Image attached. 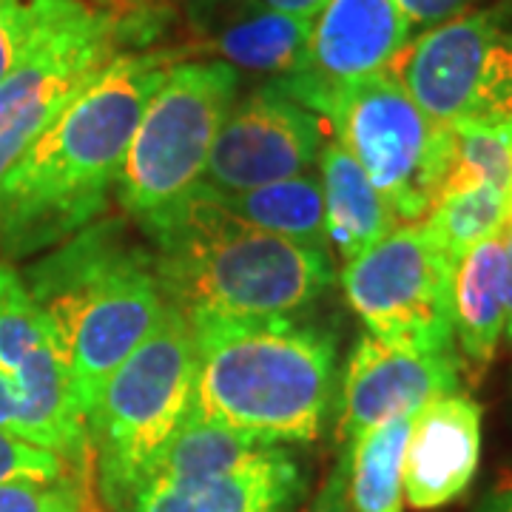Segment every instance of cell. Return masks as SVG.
<instances>
[{
	"instance_id": "cell-1",
	"label": "cell",
	"mask_w": 512,
	"mask_h": 512,
	"mask_svg": "<svg viewBox=\"0 0 512 512\" xmlns=\"http://www.w3.org/2000/svg\"><path fill=\"white\" fill-rule=\"evenodd\" d=\"M177 49L123 52L66 103L0 180V256L29 259L109 208L131 134Z\"/></svg>"
},
{
	"instance_id": "cell-2",
	"label": "cell",
	"mask_w": 512,
	"mask_h": 512,
	"mask_svg": "<svg viewBox=\"0 0 512 512\" xmlns=\"http://www.w3.org/2000/svg\"><path fill=\"white\" fill-rule=\"evenodd\" d=\"M128 217H100L20 274L52 330L86 421L109 376L165 311L154 254Z\"/></svg>"
},
{
	"instance_id": "cell-3",
	"label": "cell",
	"mask_w": 512,
	"mask_h": 512,
	"mask_svg": "<svg viewBox=\"0 0 512 512\" xmlns=\"http://www.w3.org/2000/svg\"><path fill=\"white\" fill-rule=\"evenodd\" d=\"M194 393L188 413L265 444L322 433L336 384V336L313 322L188 316Z\"/></svg>"
},
{
	"instance_id": "cell-4",
	"label": "cell",
	"mask_w": 512,
	"mask_h": 512,
	"mask_svg": "<svg viewBox=\"0 0 512 512\" xmlns=\"http://www.w3.org/2000/svg\"><path fill=\"white\" fill-rule=\"evenodd\" d=\"M146 239L165 302L185 316L293 319L336 282L330 251L237 220L202 183Z\"/></svg>"
},
{
	"instance_id": "cell-5",
	"label": "cell",
	"mask_w": 512,
	"mask_h": 512,
	"mask_svg": "<svg viewBox=\"0 0 512 512\" xmlns=\"http://www.w3.org/2000/svg\"><path fill=\"white\" fill-rule=\"evenodd\" d=\"M194 393V333L180 308L165 302L160 322L109 376L89 416L94 490L111 512L188 416Z\"/></svg>"
},
{
	"instance_id": "cell-6",
	"label": "cell",
	"mask_w": 512,
	"mask_h": 512,
	"mask_svg": "<svg viewBox=\"0 0 512 512\" xmlns=\"http://www.w3.org/2000/svg\"><path fill=\"white\" fill-rule=\"evenodd\" d=\"M237 92L239 72L222 60H180L168 69L131 134L114 188L123 217L143 237L202 183Z\"/></svg>"
},
{
	"instance_id": "cell-7",
	"label": "cell",
	"mask_w": 512,
	"mask_h": 512,
	"mask_svg": "<svg viewBox=\"0 0 512 512\" xmlns=\"http://www.w3.org/2000/svg\"><path fill=\"white\" fill-rule=\"evenodd\" d=\"M319 120L362 165L399 225L430 214L450 168V128L416 106L393 69L330 94Z\"/></svg>"
},
{
	"instance_id": "cell-8",
	"label": "cell",
	"mask_w": 512,
	"mask_h": 512,
	"mask_svg": "<svg viewBox=\"0 0 512 512\" xmlns=\"http://www.w3.org/2000/svg\"><path fill=\"white\" fill-rule=\"evenodd\" d=\"M171 6L143 0L92 9L40 55L0 83V180L66 103L123 52H146L168 26Z\"/></svg>"
},
{
	"instance_id": "cell-9",
	"label": "cell",
	"mask_w": 512,
	"mask_h": 512,
	"mask_svg": "<svg viewBox=\"0 0 512 512\" xmlns=\"http://www.w3.org/2000/svg\"><path fill=\"white\" fill-rule=\"evenodd\" d=\"M453 274L456 262L430 228L410 222L342 265V291L365 333L384 345L456 353Z\"/></svg>"
},
{
	"instance_id": "cell-10",
	"label": "cell",
	"mask_w": 512,
	"mask_h": 512,
	"mask_svg": "<svg viewBox=\"0 0 512 512\" xmlns=\"http://www.w3.org/2000/svg\"><path fill=\"white\" fill-rule=\"evenodd\" d=\"M393 72L439 126L512 114V32L493 9H470L410 37Z\"/></svg>"
},
{
	"instance_id": "cell-11",
	"label": "cell",
	"mask_w": 512,
	"mask_h": 512,
	"mask_svg": "<svg viewBox=\"0 0 512 512\" xmlns=\"http://www.w3.org/2000/svg\"><path fill=\"white\" fill-rule=\"evenodd\" d=\"M0 376L15 399V436L66 458L80 476H94L89 421L72 376L9 262H0Z\"/></svg>"
},
{
	"instance_id": "cell-12",
	"label": "cell",
	"mask_w": 512,
	"mask_h": 512,
	"mask_svg": "<svg viewBox=\"0 0 512 512\" xmlns=\"http://www.w3.org/2000/svg\"><path fill=\"white\" fill-rule=\"evenodd\" d=\"M325 146V123L274 86H259L237 100L202 174L217 191H248L311 174Z\"/></svg>"
},
{
	"instance_id": "cell-13",
	"label": "cell",
	"mask_w": 512,
	"mask_h": 512,
	"mask_svg": "<svg viewBox=\"0 0 512 512\" xmlns=\"http://www.w3.org/2000/svg\"><path fill=\"white\" fill-rule=\"evenodd\" d=\"M410 37L413 26L396 0H328L296 72L268 86L319 117L333 92L393 69Z\"/></svg>"
},
{
	"instance_id": "cell-14",
	"label": "cell",
	"mask_w": 512,
	"mask_h": 512,
	"mask_svg": "<svg viewBox=\"0 0 512 512\" xmlns=\"http://www.w3.org/2000/svg\"><path fill=\"white\" fill-rule=\"evenodd\" d=\"M461 390L458 353H413L390 348L362 333L353 345L342 382L339 441L353 447L384 421L419 413L439 396Z\"/></svg>"
},
{
	"instance_id": "cell-15",
	"label": "cell",
	"mask_w": 512,
	"mask_h": 512,
	"mask_svg": "<svg viewBox=\"0 0 512 512\" xmlns=\"http://www.w3.org/2000/svg\"><path fill=\"white\" fill-rule=\"evenodd\" d=\"M481 421V404L464 390L421 407L404 447V504L439 510L470 490L481 461Z\"/></svg>"
},
{
	"instance_id": "cell-16",
	"label": "cell",
	"mask_w": 512,
	"mask_h": 512,
	"mask_svg": "<svg viewBox=\"0 0 512 512\" xmlns=\"http://www.w3.org/2000/svg\"><path fill=\"white\" fill-rule=\"evenodd\" d=\"M302 490L299 461L276 444L225 476L140 481L120 512H291Z\"/></svg>"
},
{
	"instance_id": "cell-17",
	"label": "cell",
	"mask_w": 512,
	"mask_h": 512,
	"mask_svg": "<svg viewBox=\"0 0 512 512\" xmlns=\"http://www.w3.org/2000/svg\"><path fill=\"white\" fill-rule=\"evenodd\" d=\"M507 325V251L504 237L478 242L456 262L453 339L461 370L481 379L495 362Z\"/></svg>"
},
{
	"instance_id": "cell-18",
	"label": "cell",
	"mask_w": 512,
	"mask_h": 512,
	"mask_svg": "<svg viewBox=\"0 0 512 512\" xmlns=\"http://www.w3.org/2000/svg\"><path fill=\"white\" fill-rule=\"evenodd\" d=\"M319 185L325 200V225L328 242L342 259V265L365 254L393 228H399L396 214L367 180L362 165L350 157L336 140H325L316 157Z\"/></svg>"
},
{
	"instance_id": "cell-19",
	"label": "cell",
	"mask_w": 512,
	"mask_h": 512,
	"mask_svg": "<svg viewBox=\"0 0 512 512\" xmlns=\"http://www.w3.org/2000/svg\"><path fill=\"white\" fill-rule=\"evenodd\" d=\"M313 20L265 9L251 0H237L211 29V49L237 72L282 80L302 63Z\"/></svg>"
},
{
	"instance_id": "cell-20",
	"label": "cell",
	"mask_w": 512,
	"mask_h": 512,
	"mask_svg": "<svg viewBox=\"0 0 512 512\" xmlns=\"http://www.w3.org/2000/svg\"><path fill=\"white\" fill-rule=\"evenodd\" d=\"M208 197L234 214L237 220L262 228L268 234L308 245L316 251H330L328 225H325V200L316 174H299L282 183L259 185L248 191H217L208 188Z\"/></svg>"
},
{
	"instance_id": "cell-21",
	"label": "cell",
	"mask_w": 512,
	"mask_h": 512,
	"mask_svg": "<svg viewBox=\"0 0 512 512\" xmlns=\"http://www.w3.org/2000/svg\"><path fill=\"white\" fill-rule=\"evenodd\" d=\"M268 447L276 444L256 441L231 427H222L217 421L188 413L180 430L171 436L163 453L154 458V464L140 481H191V478L225 476L262 456Z\"/></svg>"
},
{
	"instance_id": "cell-22",
	"label": "cell",
	"mask_w": 512,
	"mask_h": 512,
	"mask_svg": "<svg viewBox=\"0 0 512 512\" xmlns=\"http://www.w3.org/2000/svg\"><path fill=\"white\" fill-rule=\"evenodd\" d=\"M416 413L367 430L350 447V510L404 512V447Z\"/></svg>"
},
{
	"instance_id": "cell-23",
	"label": "cell",
	"mask_w": 512,
	"mask_h": 512,
	"mask_svg": "<svg viewBox=\"0 0 512 512\" xmlns=\"http://www.w3.org/2000/svg\"><path fill=\"white\" fill-rule=\"evenodd\" d=\"M510 217V197L481 183H444L424 225L439 239L453 262L478 242L504 231Z\"/></svg>"
},
{
	"instance_id": "cell-24",
	"label": "cell",
	"mask_w": 512,
	"mask_h": 512,
	"mask_svg": "<svg viewBox=\"0 0 512 512\" xmlns=\"http://www.w3.org/2000/svg\"><path fill=\"white\" fill-rule=\"evenodd\" d=\"M92 9L83 0H0V83Z\"/></svg>"
},
{
	"instance_id": "cell-25",
	"label": "cell",
	"mask_w": 512,
	"mask_h": 512,
	"mask_svg": "<svg viewBox=\"0 0 512 512\" xmlns=\"http://www.w3.org/2000/svg\"><path fill=\"white\" fill-rule=\"evenodd\" d=\"M450 143H453V154L444 183H481L510 197L512 114L487 123L450 126Z\"/></svg>"
},
{
	"instance_id": "cell-26",
	"label": "cell",
	"mask_w": 512,
	"mask_h": 512,
	"mask_svg": "<svg viewBox=\"0 0 512 512\" xmlns=\"http://www.w3.org/2000/svg\"><path fill=\"white\" fill-rule=\"evenodd\" d=\"M94 478L63 481H6L0 484V512H83Z\"/></svg>"
},
{
	"instance_id": "cell-27",
	"label": "cell",
	"mask_w": 512,
	"mask_h": 512,
	"mask_svg": "<svg viewBox=\"0 0 512 512\" xmlns=\"http://www.w3.org/2000/svg\"><path fill=\"white\" fill-rule=\"evenodd\" d=\"M72 476H80V473L66 458L0 427V484H6V481H63Z\"/></svg>"
},
{
	"instance_id": "cell-28",
	"label": "cell",
	"mask_w": 512,
	"mask_h": 512,
	"mask_svg": "<svg viewBox=\"0 0 512 512\" xmlns=\"http://www.w3.org/2000/svg\"><path fill=\"white\" fill-rule=\"evenodd\" d=\"M348 481H350V447H339V456L330 467L325 484L319 487V493L308 504L305 512H353L350 510V493H348Z\"/></svg>"
},
{
	"instance_id": "cell-29",
	"label": "cell",
	"mask_w": 512,
	"mask_h": 512,
	"mask_svg": "<svg viewBox=\"0 0 512 512\" xmlns=\"http://www.w3.org/2000/svg\"><path fill=\"white\" fill-rule=\"evenodd\" d=\"M396 6L402 9L404 18L410 20L413 29L416 26L430 29V26H439L444 20L470 12L476 6V0H396Z\"/></svg>"
},
{
	"instance_id": "cell-30",
	"label": "cell",
	"mask_w": 512,
	"mask_h": 512,
	"mask_svg": "<svg viewBox=\"0 0 512 512\" xmlns=\"http://www.w3.org/2000/svg\"><path fill=\"white\" fill-rule=\"evenodd\" d=\"M237 0H168V6L180 9L185 23L197 35H211V29L222 20V15L234 6Z\"/></svg>"
},
{
	"instance_id": "cell-31",
	"label": "cell",
	"mask_w": 512,
	"mask_h": 512,
	"mask_svg": "<svg viewBox=\"0 0 512 512\" xmlns=\"http://www.w3.org/2000/svg\"><path fill=\"white\" fill-rule=\"evenodd\" d=\"M251 3H259V6L274 9V12H285L293 18L313 20L328 0H251Z\"/></svg>"
},
{
	"instance_id": "cell-32",
	"label": "cell",
	"mask_w": 512,
	"mask_h": 512,
	"mask_svg": "<svg viewBox=\"0 0 512 512\" xmlns=\"http://www.w3.org/2000/svg\"><path fill=\"white\" fill-rule=\"evenodd\" d=\"M501 237H504V251H507V325H504V339L512 348V220H507Z\"/></svg>"
},
{
	"instance_id": "cell-33",
	"label": "cell",
	"mask_w": 512,
	"mask_h": 512,
	"mask_svg": "<svg viewBox=\"0 0 512 512\" xmlns=\"http://www.w3.org/2000/svg\"><path fill=\"white\" fill-rule=\"evenodd\" d=\"M15 421H18V413H15V399L9 393V384L3 382L0 376V427L15 433Z\"/></svg>"
},
{
	"instance_id": "cell-34",
	"label": "cell",
	"mask_w": 512,
	"mask_h": 512,
	"mask_svg": "<svg viewBox=\"0 0 512 512\" xmlns=\"http://www.w3.org/2000/svg\"><path fill=\"white\" fill-rule=\"evenodd\" d=\"M478 512H512V484L495 490V493L481 504V510Z\"/></svg>"
},
{
	"instance_id": "cell-35",
	"label": "cell",
	"mask_w": 512,
	"mask_h": 512,
	"mask_svg": "<svg viewBox=\"0 0 512 512\" xmlns=\"http://www.w3.org/2000/svg\"><path fill=\"white\" fill-rule=\"evenodd\" d=\"M83 512H103V507H100V501H97V490H89V495H86V504H83Z\"/></svg>"
},
{
	"instance_id": "cell-36",
	"label": "cell",
	"mask_w": 512,
	"mask_h": 512,
	"mask_svg": "<svg viewBox=\"0 0 512 512\" xmlns=\"http://www.w3.org/2000/svg\"><path fill=\"white\" fill-rule=\"evenodd\" d=\"M103 3V9H114V6H131V3H143V0H97Z\"/></svg>"
}]
</instances>
